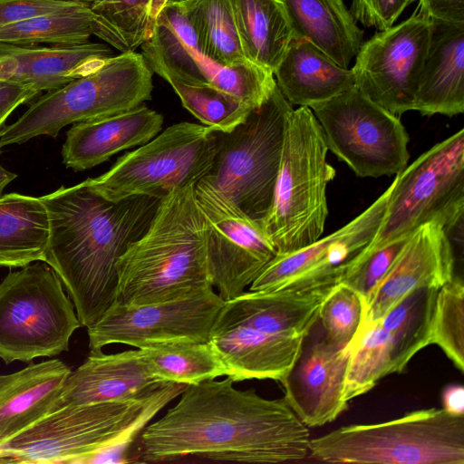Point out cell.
Returning <instances> with one entry per match:
<instances>
[{"mask_svg":"<svg viewBox=\"0 0 464 464\" xmlns=\"http://www.w3.org/2000/svg\"><path fill=\"white\" fill-rule=\"evenodd\" d=\"M391 185L381 227L362 255L407 237L430 221L440 222L448 235L463 227L464 130L419 156Z\"/></svg>","mask_w":464,"mask_h":464,"instance_id":"cell-9","label":"cell"},{"mask_svg":"<svg viewBox=\"0 0 464 464\" xmlns=\"http://www.w3.org/2000/svg\"><path fill=\"white\" fill-rule=\"evenodd\" d=\"M153 72L142 53H121L97 71L47 92L14 123L0 130V149L46 135L72 123L122 112L151 97Z\"/></svg>","mask_w":464,"mask_h":464,"instance_id":"cell-6","label":"cell"},{"mask_svg":"<svg viewBox=\"0 0 464 464\" xmlns=\"http://www.w3.org/2000/svg\"><path fill=\"white\" fill-rule=\"evenodd\" d=\"M72 371L50 359L0 375V444L50 411Z\"/></svg>","mask_w":464,"mask_h":464,"instance_id":"cell-25","label":"cell"},{"mask_svg":"<svg viewBox=\"0 0 464 464\" xmlns=\"http://www.w3.org/2000/svg\"><path fill=\"white\" fill-rule=\"evenodd\" d=\"M1 150V149H0ZM1 153V150H0ZM17 177L16 174L5 169L0 164V197L5 188Z\"/></svg>","mask_w":464,"mask_h":464,"instance_id":"cell-45","label":"cell"},{"mask_svg":"<svg viewBox=\"0 0 464 464\" xmlns=\"http://www.w3.org/2000/svg\"><path fill=\"white\" fill-rule=\"evenodd\" d=\"M327 151L312 110L293 109L286 120L271 208L263 224L277 254L306 246L324 233L328 216L326 188L335 177Z\"/></svg>","mask_w":464,"mask_h":464,"instance_id":"cell-4","label":"cell"},{"mask_svg":"<svg viewBox=\"0 0 464 464\" xmlns=\"http://www.w3.org/2000/svg\"><path fill=\"white\" fill-rule=\"evenodd\" d=\"M150 398L49 412L0 444V463L82 464L87 456L121 439Z\"/></svg>","mask_w":464,"mask_h":464,"instance_id":"cell-11","label":"cell"},{"mask_svg":"<svg viewBox=\"0 0 464 464\" xmlns=\"http://www.w3.org/2000/svg\"><path fill=\"white\" fill-rule=\"evenodd\" d=\"M304 337L276 334L256 325L224 303L209 333L233 382H281L292 368Z\"/></svg>","mask_w":464,"mask_h":464,"instance_id":"cell-19","label":"cell"},{"mask_svg":"<svg viewBox=\"0 0 464 464\" xmlns=\"http://www.w3.org/2000/svg\"><path fill=\"white\" fill-rule=\"evenodd\" d=\"M328 150L361 178L396 175L408 163L409 135L400 117L355 85L310 107Z\"/></svg>","mask_w":464,"mask_h":464,"instance_id":"cell-12","label":"cell"},{"mask_svg":"<svg viewBox=\"0 0 464 464\" xmlns=\"http://www.w3.org/2000/svg\"><path fill=\"white\" fill-rule=\"evenodd\" d=\"M38 94V92L29 87L0 81V130L19 105L30 102Z\"/></svg>","mask_w":464,"mask_h":464,"instance_id":"cell-42","label":"cell"},{"mask_svg":"<svg viewBox=\"0 0 464 464\" xmlns=\"http://www.w3.org/2000/svg\"><path fill=\"white\" fill-rule=\"evenodd\" d=\"M82 2L63 0H0V27L37 15L62 12Z\"/></svg>","mask_w":464,"mask_h":464,"instance_id":"cell-41","label":"cell"},{"mask_svg":"<svg viewBox=\"0 0 464 464\" xmlns=\"http://www.w3.org/2000/svg\"><path fill=\"white\" fill-rule=\"evenodd\" d=\"M113 55L108 45L90 42L49 47L0 43V81L50 92L97 71Z\"/></svg>","mask_w":464,"mask_h":464,"instance_id":"cell-22","label":"cell"},{"mask_svg":"<svg viewBox=\"0 0 464 464\" xmlns=\"http://www.w3.org/2000/svg\"><path fill=\"white\" fill-rule=\"evenodd\" d=\"M430 343L438 345L458 370L464 371V285L455 276L437 292Z\"/></svg>","mask_w":464,"mask_h":464,"instance_id":"cell-37","label":"cell"},{"mask_svg":"<svg viewBox=\"0 0 464 464\" xmlns=\"http://www.w3.org/2000/svg\"><path fill=\"white\" fill-rule=\"evenodd\" d=\"M364 310L359 294L343 284H336L318 315L327 341L340 349L349 346L362 325Z\"/></svg>","mask_w":464,"mask_h":464,"instance_id":"cell-38","label":"cell"},{"mask_svg":"<svg viewBox=\"0 0 464 464\" xmlns=\"http://www.w3.org/2000/svg\"><path fill=\"white\" fill-rule=\"evenodd\" d=\"M443 409L455 416H464V389L461 385L447 386L442 393Z\"/></svg>","mask_w":464,"mask_h":464,"instance_id":"cell-44","label":"cell"},{"mask_svg":"<svg viewBox=\"0 0 464 464\" xmlns=\"http://www.w3.org/2000/svg\"><path fill=\"white\" fill-rule=\"evenodd\" d=\"M293 109L276 85L234 129L216 130L213 161L201 179L262 225L271 208L286 120Z\"/></svg>","mask_w":464,"mask_h":464,"instance_id":"cell-7","label":"cell"},{"mask_svg":"<svg viewBox=\"0 0 464 464\" xmlns=\"http://www.w3.org/2000/svg\"><path fill=\"white\" fill-rule=\"evenodd\" d=\"M309 453L330 463L464 464V416L430 408L343 426L310 439Z\"/></svg>","mask_w":464,"mask_h":464,"instance_id":"cell-5","label":"cell"},{"mask_svg":"<svg viewBox=\"0 0 464 464\" xmlns=\"http://www.w3.org/2000/svg\"><path fill=\"white\" fill-rule=\"evenodd\" d=\"M438 290L415 289L379 319L392 344L393 372H402L418 352L431 344V323Z\"/></svg>","mask_w":464,"mask_h":464,"instance_id":"cell-31","label":"cell"},{"mask_svg":"<svg viewBox=\"0 0 464 464\" xmlns=\"http://www.w3.org/2000/svg\"><path fill=\"white\" fill-rule=\"evenodd\" d=\"M274 76L284 97L299 107L310 108L354 86L352 69L340 66L297 36L293 37Z\"/></svg>","mask_w":464,"mask_h":464,"instance_id":"cell-26","label":"cell"},{"mask_svg":"<svg viewBox=\"0 0 464 464\" xmlns=\"http://www.w3.org/2000/svg\"><path fill=\"white\" fill-rule=\"evenodd\" d=\"M56 272L44 261L8 273L0 283V358L9 364L69 350L81 327Z\"/></svg>","mask_w":464,"mask_h":464,"instance_id":"cell-8","label":"cell"},{"mask_svg":"<svg viewBox=\"0 0 464 464\" xmlns=\"http://www.w3.org/2000/svg\"><path fill=\"white\" fill-rule=\"evenodd\" d=\"M48 237V214L41 197H0V266L23 267L44 261Z\"/></svg>","mask_w":464,"mask_h":464,"instance_id":"cell-28","label":"cell"},{"mask_svg":"<svg viewBox=\"0 0 464 464\" xmlns=\"http://www.w3.org/2000/svg\"><path fill=\"white\" fill-rule=\"evenodd\" d=\"M141 48L153 72L164 71L186 82L209 84L253 110L276 88L269 70L250 60L232 65L218 63L166 29H156Z\"/></svg>","mask_w":464,"mask_h":464,"instance_id":"cell-17","label":"cell"},{"mask_svg":"<svg viewBox=\"0 0 464 464\" xmlns=\"http://www.w3.org/2000/svg\"><path fill=\"white\" fill-rule=\"evenodd\" d=\"M412 0H352L350 13L356 22L378 31L393 25Z\"/></svg>","mask_w":464,"mask_h":464,"instance_id":"cell-40","label":"cell"},{"mask_svg":"<svg viewBox=\"0 0 464 464\" xmlns=\"http://www.w3.org/2000/svg\"><path fill=\"white\" fill-rule=\"evenodd\" d=\"M182 5L188 7L202 54L223 65L248 60L229 0H198Z\"/></svg>","mask_w":464,"mask_h":464,"instance_id":"cell-35","label":"cell"},{"mask_svg":"<svg viewBox=\"0 0 464 464\" xmlns=\"http://www.w3.org/2000/svg\"><path fill=\"white\" fill-rule=\"evenodd\" d=\"M41 199L49 219L44 261L60 277L82 326L89 327L113 303L118 260L148 230L160 199L109 200L88 179Z\"/></svg>","mask_w":464,"mask_h":464,"instance_id":"cell-2","label":"cell"},{"mask_svg":"<svg viewBox=\"0 0 464 464\" xmlns=\"http://www.w3.org/2000/svg\"><path fill=\"white\" fill-rule=\"evenodd\" d=\"M393 373L392 344L379 320L362 323L351 346L343 397L345 401L366 393Z\"/></svg>","mask_w":464,"mask_h":464,"instance_id":"cell-34","label":"cell"},{"mask_svg":"<svg viewBox=\"0 0 464 464\" xmlns=\"http://www.w3.org/2000/svg\"><path fill=\"white\" fill-rule=\"evenodd\" d=\"M224 303L213 287L154 304L112 303L87 327L90 351L111 343L140 349L162 343L208 342Z\"/></svg>","mask_w":464,"mask_h":464,"instance_id":"cell-14","label":"cell"},{"mask_svg":"<svg viewBox=\"0 0 464 464\" xmlns=\"http://www.w3.org/2000/svg\"><path fill=\"white\" fill-rule=\"evenodd\" d=\"M89 3L56 13L37 15L0 27V43L14 45L82 44L92 34Z\"/></svg>","mask_w":464,"mask_h":464,"instance_id":"cell-33","label":"cell"},{"mask_svg":"<svg viewBox=\"0 0 464 464\" xmlns=\"http://www.w3.org/2000/svg\"><path fill=\"white\" fill-rule=\"evenodd\" d=\"M216 151V130L182 121L124 154L104 174L88 179L103 198H163L171 190L195 185L209 170Z\"/></svg>","mask_w":464,"mask_h":464,"instance_id":"cell-10","label":"cell"},{"mask_svg":"<svg viewBox=\"0 0 464 464\" xmlns=\"http://www.w3.org/2000/svg\"><path fill=\"white\" fill-rule=\"evenodd\" d=\"M198 0H169L168 3H175V4H190L196 2Z\"/></svg>","mask_w":464,"mask_h":464,"instance_id":"cell-46","label":"cell"},{"mask_svg":"<svg viewBox=\"0 0 464 464\" xmlns=\"http://www.w3.org/2000/svg\"><path fill=\"white\" fill-rule=\"evenodd\" d=\"M162 124V115L144 104L74 123L66 132L63 163L75 171L92 169L121 150L150 141Z\"/></svg>","mask_w":464,"mask_h":464,"instance_id":"cell-23","label":"cell"},{"mask_svg":"<svg viewBox=\"0 0 464 464\" xmlns=\"http://www.w3.org/2000/svg\"><path fill=\"white\" fill-rule=\"evenodd\" d=\"M233 382L227 376L187 385L178 402L139 434L134 461L304 459L309 454L308 427L285 399H266L253 389H236Z\"/></svg>","mask_w":464,"mask_h":464,"instance_id":"cell-1","label":"cell"},{"mask_svg":"<svg viewBox=\"0 0 464 464\" xmlns=\"http://www.w3.org/2000/svg\"><path fill=\"white\" fill-rule=\"evenodd\" d=\"M194 195L206 223L211 285L227 301L244 293L277 253L263 225L212 185L198 180Z\"/></svg>","mask_w":464,"mask_h":464,"instance_id":"cell-13","label":"cell"},{"mask_svg":"<svg viewBox=\"0 0 464 464\" xmlns=\"http://www.w3.org/2000/svg\"><path fill=\"white\" fill-rule=\"evenodd\" d=\"M248 60L274 73L295 36L282 0H229Z\"/></svg>","mask_w":464,"mask_h":464,"instance_id":"cell-29","label":"cell"},{"mask_svg":"<svg viewBox=\"0 0 464 464\" xmlns=\"http://www.w3.org/2000/svg\"><path fill=\"white\" fill-rule=\"evenodd\" d=\"M418 8L430 19L464 23V0H419Z\"/></svg>","mask_w":464,"mask_h":464,"instance_id":"cell-43","label":"cell"},{"mask_svg":"<svg viewBox=\"0 0 464 464\" xmlns=\"http://www.w3.org/2000/svg\"><path fill=\"white\" fill-rule=\"evenodd\" d=\"M430 34V19L418 8L397 25L363 42L351 68L354 85L400 117L413 111Z\"/></svg>","mask_w":464,"mask_h":464,"instance_id":"cell-15","label":"cell"},{"mask_svg":"<svg viewBox=\"0 0 464 464\" xmlns=\"http://www.w3.org/2000/svg\"><path fill=\"white\" fill-rule=\"evenodd\" d=\"M282 2L295 36L307 40L337 64L348 68L363 43V31L343 0Z\"/></svg>","mask_w":464,"mask_h":464,"instance_id":"cell-27","label":"cell"},{"mask_svg":"<svg viewBox=\"0 0 464 464\" xmlns=\"http://www.w3.org/2000/svg\"><path fill=\"white\" fill-rule=\"evenodd\" d=\"M391 190L392 185L363 212L335 232L298 250L276 254L248 290L270 292L288 286L338 284L374 239Z\"/></svg>","mask_w":464,"mask_h":464,"instance_id":"cell-16","label":"cell"},{"mask_svg":"<svg viewBox=\"0 0 464 464\" xmlns=\"http://www.w3.org/2000/svg\"><path fill=\"white\" fill-rule=\"evenodd\" d=\"M413 111L455 116L464 111V23L430 19V34Z\"/></svg>","mask_w":464,"mask_h":464,"instance_id":"cell-24","label":"cell"},{"mask_svg":"<svg viewBox=\"0 0 464 464\" xmlns=\"http://www.w3.org/2000/svg\"><path fill=\"white\" fill-rule=\"evenodd\" d=\"M63 1H74V2H87V3H89V0H63Z\"/></svg>","mask_w":464,"mask_h":464,"instance_id":"cell-47","label":"cell"},{"mask_svg":"<svg viewBox=\"0 0 464 464\" xmlns=\"http://www.w3.org/2000/svg\"><path fill=\"white\" fill-rule=\"evenodd\" d=\"M453 277L450 237L440 222H427L407 237L366 306L362 323L379 320L408 293L422 287L440 289Z\"/></svg>","mask_w":464,"mask_h":464,"instance_id":"cell-20","label":"cell"},{"mask_svg":"<svg viewBox=\"0 0 464 464\" xmlns=\"http://www.w3.org/2000/svg\"><path fill=\"white\" fill-rule=\"evenodd\" d=\"M148 372L157 380L186 385L227 376L218 352L208 342H172L139 349Z\"/></svg>","mask_w":464,"mask_h":464,"instance_id":"cell-30","label":"cell"},{"mask_svg":"<svg viewBox=\"0 0 464 464\" xmlns=\"http://www.w3.org/2000/svg\"><path fill=\"white\" fill-rule=\"evenodd\" d=\"M151 0H89L92 34L121 53L134 52L150 36Z\"/></svg>","mask_w":464,"mask_h":464,"instance_id":"cell-32","label":"cell"},{"mask_svg":"<svg viewBox=\"0 0 464 464\" xmlns=\"http://www.w3.org/2000/svg\"><path fill=\"white\" fill-rule=\"evenodd\" d=\"M165 383L148 372L139 349L111 354L90 351L84 362L71 372L49 412L71 406L143 401Z\"/></svg>","mask_w":464,"mask_h":464,"instance_id":"cell-21","label":"cell"},{"mask_svg":"<svg viewBox=\"0 0 464 464\" xmlns=\"http://www.w3.org/2000/svg\"><path fill=\"white\" fill-rule=\"evenodd\" d=\"M208 287L206 223L194 185L174 188L160 199L148 230L118 260L113 303L154 304Z\"/></svg>","mask_w":464,"mask_h":464,"instance_id":"cell-3","label":"cell"},{"mask_svg":"<svg viewBox=\"0 0 464 464\" xmlns=\"http://www.w3.org/2000/svg\"><path fill=\"white\" fill-rule=\"evenodd\" d=\"M304 337L299 353L280 382L285 399L307 426H322L334 420L347 409L343 391L352 343L343 349L331 344L320 325Z\"/></svg>","mask_w":464,"mask_h":464,"instance_id":"cell-18","label":"cell"},{"mask_svg":"<svg viewBox=\"0 0 464 464\" xmlns=\"http://www.w3.org/2000/svg\"><path fill=\"white\" fill-rule=\"evenodd\" d=\"M407 237L395 240L374 251L360 256L342 276L338 283L359 294L366 308L377 287L394 264Z\"/></svg>","mask_w":464,"mask_h":464,"instance_id":"cell-39","label":"cell"},{"mask_svg":"<svg viewBox=\"0 0 464 464\" xmlns=\"http://www.w3.org/2000/svg\"><path fill=\"white\" fill-rule=\"evenodd\" d=\"M156 73L169 83L191 114L213 130L229 131L253 111L209 84L186 82L164 71Z\"/></svg>","mask_w":464,"mask_h":464,"instance_id":"cell-36","label":"cell"}]
</instances>
